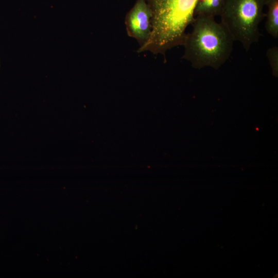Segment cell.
<instances>
[{"label": "cell", "instance_id": "1", "mask_svg": "<svg viewBox=\"0 0 278 278\" xmlns=\"http://www.w3.org/2000/svg\"><path fill=\"white\" fill-rule=\"evenodd\" d=\"M146 1L152 12V31L148 41L137 51L165 56L167 50L182 45L198 0Z\"/></svg>", "mask_w": 278, "mask_h": 278}, {"label": "cell", "instance_id": "2", "mask_svg": "<svg viewBox=\"0 0 278 278\" xmlns=\"http://www.w3.org/2000/svg\"><path fill=\"white\" fill-rule=\"evenodd\" d=\"M191 24L192 29L182 44V58L194 68H219L231 55L234 42L231 36L213 17L196 16Z\"/></svg>", "mask_w": 278, "mask_h": 278}, {"label": "cell", "instance_id": "3", "mask_svg": "<svg viewBox=\"0 0 278 278\" xmlns=\"http://www.w3.org/2000/svg\"><path fill=\"white\" fill-rule=\"evenodd\" d=\"M267 1H225L220 23L234 41L240 42L246 51L259 40V26Z\"/></svg>", "mask_w": 278, "mask_h": 278}, {"label": "cell", "instance_id": "4", "mask_svg": "<svg viewBox=\"0 0 278 278\" xmlns=\"http://www.w3.org/2000/svg\"><path fill=\"white\" fill-rule=\"evenodd\" d=\"M152 12L146 0H136L125 17L128 35L135 39L140 47L148 41L152 31Z\"/></svg>", "mask_w": 278, "mask_h": 278}, {"label": "cell", "instance_id": "5", "mask_svg": "<svg viewBox=\"0 0 278 278\" xmlns=\"http://www.w3.org/2000/svg\"><path fill=\"white\" fill-rule=\"evenodd\" d=\"M225 0H198L194 11L196 16L215 18L220 15Z\"/></svg>", "mask_w": 278, "mask_h": 278}, {"label": "cell", "instance_id": "6", "mask_svg": "<svg viewBox=\"0 0 278 278\" xmlns=\"http://www.w3.org/2000/svg\"><path fill=\"white\" fill-rule=\"evenodd\" d=\"M265 28L275 39L278 38V0H267Z\"/></svg>", "mask_w": 278, "mask_h": 278}, {"label": "cell", "instance_id": "7", "mask_svg": "<svg viewBox=\"0 0 278 278\" xmlns=\"http://www.w3.org/2000/svg\"><path fill=\"white\" fill-rule=\"evenodd\" d=\"M266 57L272 74L277 77L278 76V47L274 46L268 48L266 52Z\"/></svg>", "mask_w": 278, "mask_h": 278}]
</instances>
